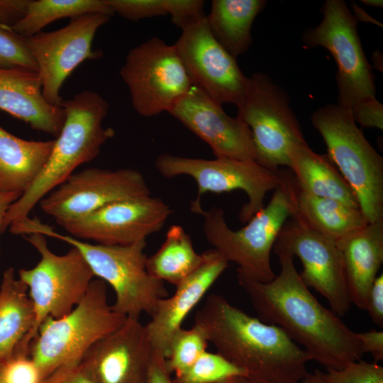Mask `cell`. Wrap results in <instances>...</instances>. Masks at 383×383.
<instances>
[{"label":"cell","instance_id":"24","mask_svg":"<svg viewBox=\"0 0 383 383\" xmlns=\"http://www.w3.org/2000/svg\"><path fill=\"white\" fill-rule=\"evenodd\" d=\"M288 168L301 191L360 209L353 189L328 155L316 153L306 141L292 147Z\"/></svg>","mask_w":383,"mask_h":383},{"label":"cell","instance_id":"41","mask_svg":"<svg viewBox=\"0 0 383 383\" xmlns=\"http://www.w3.org/2000/svg\"><path fill=\"white\" fill-rule=\"evenodd\" d=\"M364 353H369L374 362L383 360V332L371 330L370 331L357 333Z\"/></svg>","mask_w":383,"mask_h":383},{"label":"cell","instance_id":"32","mask_svg":"<svg viewBox=\"0 0 383 383\" xmlns=\"http://www.w3.org/2000/svg\"><path fill=\"white\" fill-rule=\"evenodd\" d=\"M0 69L38 72L37 63L26 38L11 30L0 28Z\"/></svg>","mask_w":383,"mask_h":383},{"label":"cell","instance_id":"15","mask_svg":"<svg viewBox=\"0 0 383 383\" xmlns=\"http://www.w3.org/2000/svg\"><path fill=\"white\" fill-rule=\"evenodd\" d=\"M110 17L88 13L71 19L58 30L25 38L37 63L43 95L48 103L60 106V89L66 79L84 61L101 57V51L92 49V42L97 30Z\"/></svg>","mask_w":383,"mask_h":383},{"label":"cell","instance_id":"19","mask_svg":"<svg viewBox=\"0 0 383 383\" xmlns=\"http://www.w3.org/2000/svg\"><path fill=\"white\" fill-rule=\"evenodd\" d=\"M145 326L127 317L117 330L96 343L81 363L96 383H145L153 356Z\"/></svg>","mask_w":383,"mask_h":383},{"label":"cell","instance_id":"36","mask_svg":"<svg viewBox=\"0 0 383 383\" xmlns=\"http://www.w3.org/2000/svg\"><path fill=\"white\" fill-rule=\"evenodd\" d=\"M204 4L201 0H167V12L172 23L182 29L206 16Z\"/></svg>","mask_w":383,"mask_h":383},{"label":"cell","instance_id":"21","mask_svg":"<svg viewBox=\"0 0 383 383\" xmlns=\"http://www.w3.org/2000/svg\"><path fill=\"white\" fill-rule=\"evenodd\" d=\"M0 110L56 138L64 125L60 106L48 103L37 72L0 69Z\"/></svg>","mask_w":383,"mask_h":383},{"label":"cell","instance_id":"34","mask_svg":"<svg viewBox=\"0 0 383 383\" xmlns=\"http://www.w3.org/2000/svg\"><path fill=\"white\" fill-rule=\"evenodd\" d=\"M40 372L29 354L17 353L0 365V383H42Z\"/></svg>","mask_w":383,"mask_h":383},{"label":"cell","instance_id":"42","mask_svg":"<svg viewBox=\"0 0 383 383\" xmlns=\"http://www.w3.org/2000/svg\"><path fill=\"white\" fill-rule=\"evenodd\" d=\"M145 383H174L164 356L154 352Z\"/></svg>","mask_w":383,"mask_h":383},{"label":"cell","instance_id":"6","mask_svg":"<svg viewBox=\"0 0 383 383\" xmlns=\"http://www.w3.org/2000/svg\"><path fill=\"white\" fill-rule=\"evenodd\" d=\"M311 121L368 223L383 221V158L357 128L350 109L329 104L315 111Z\"/></svg>","mask_w":383,"mask_h":383},{"label":"cell","instance_id":"4","mask_svg":"<svg viewBox=\"0 0 383 383\" xmlns=\"http://www.w3.org/2000/svg\"><path fill=\"white\" fill-rule=\"evenodd\" d=\"M15 230L18 235L40 233L77 248L94 277L113 289L116 299L113 309L126 317L139 318L143 312L151 316L158 301L167 296L164 283L151 276L146 269V240L127 245L92 244L59 233L38 218L29 217L18 222Z\"/></svg>","mask_w":383,"mask_h":383},{"label":"cell","instance_id":"10","mask_svg":"<svg viewBox=\"0 0 383 383\" xmlns=\"http://www.w3.org/2000/svg\"><path fill=\"white\" fill-rule=\"evenodd\" d=\"M235 106L251 131L255 162L273 170L288 167L292 147L306 140L286 91L267 74L255 72Z\"/></svg>","mask_w":383,"mask_h":383},{"label":"cell","instance_id":"18","mask_svg":"<svg viewBox=\"0 0 383 383\" xmlns=\"http://www.w3.org/2000/svg\"><path fill=\"white\" fill-rule=\"evenodd\" d=\"M205 141L216 157L255 161L251 131L238 116L227 114L222 105L192 86L168 111Z\"/></svg>","mask_w":383,"mask_h":383},{"label":"cell","instance_id":"26","mask_svg":"<svg viewBox=\"0 0 383 383\" xmlns=\"http://www.w3.org/2000/svg\"><path fill=\"white\" fill-rule=\"evenodd\" d=\"M33 323L28 288L8 268L0 285V365L19 351Z\"/></svg>","mask_w":383,"mask_h":383},{"label":"cell","instance_id":"1","mask_svg":"<svg viewBox=\"0 0 383 383\" xmlns=\"http://www.w3.org/2000/svg\"><path fill=\"white\" fill-rule=\"evenodd\" d=\"M280 272L268 282L238 275L239 285L263 322L277 326L326 370L340 369L365 353L357 333L311 294L294 257L277 255Z\"/></svg>","mask_w":383,"mask_h":383},{"label":"cell","instance_id":"23","mask_svg":"<svg viewBox=\"0 0 383 383\" xmlns=\"http://www.w3.org/2000/svg\"><path fill=\"white\" fill-rule=\"evenodd\" d=\"M351 304L366 309L371 287L383 262V221L338 241Z\"/></svg>","mask_w":383,"mask_h":383},{"label":"cell","instance_id":"5","mask_svg":"<svg viewBox=\"0 0 383 383\" xmlns=\"http://www.w3.org/2000/svg\"><path fill=\"white\" fill-rule=\"evenodd\" d=\"M126 318L109 304L106 284L93 279L81 301L60 318H46L32 341L29 355L43 380L60 367L80 363L96 343L120 328Z\"/></svg>","mask_w":383,"mask_h":383},{"label":"cell","instance_id":"29","mask_svg":"<svg viewBox=\"0 0 383 383\" xmlns=\"http://www.w3.org/2000/svg\"><path fill=\"white\" fill-rule=\"evenodd\" d=\"M88 13L113 15L105 0H30L24 17L10 30L28 38L57 20Z\"/></svg>","mask_w":383,"mask_h":383},{"label":"cell","instance_id":"2","mask_svg":"<svg viewBox=\"0 0 383 383\" xmlns=\"http://www.w3.org/2000/svg\"><path fill=\"white\" fill-rule=\"evenodd\" d=\"M194 324L252 383H298L308 373L310 357L283 330L248 314L222 295L206 298Z\"/></svg>","mask_w":383,"mask_h":383},{"label":"cell","instance_id":"35","mask_svg":"<svg viewBox=\"0 0 383 383\" xmlns=\"http://www.w3.org/2000/svg\"><path fill=\"white\" fill-rule=\"evenodd\" d=\"M114 13L129 21H138L145 18L165 16L166 0H105Z\"/></svg>","mask_w":383,"mask_h":383},{"label":"cell","instance_id":"28","mask_svg":"<svg viewBox=\"0 0 383 383\" xmlns=\"http://www.w3.org/2000/svg\"><path fill=\"white\" fill-rule=\"evenodd\" d=\"M160 248L147 257L148 273L155 279L175 287L202 262L203 254L196 252L190 235L179 225L171 226Z\"/></svg>","mask_w":383,"mask_h":383},{"label":"cell","instance_id":"3","mask_svg":"<svg viewBox=\"0 0 383 383\" xmlns=\"http://www.w3.org/2000/svg\"><path fill=\"white\" fill-rule=\"evenodd\" d=\"M65 122L55 138L50 155L29 189L8 210L3 223L5 231L23 220L50 192L65 182L79 166L95 159L105 143L113 137L111 128L102 122L109 105L95 91L84 90L62 100Z\"/></svg>","mask_w":383,"mask_h":383},{"label":"cell","instance_id":"12","mask_svg":"<svg viewBox=\"0 0 383 383\" xmlns=\"http://www.w3.org/2000/svg\"><path fill=\"white\" fill-rule=\"evenodd\" d=\"M119 74L133 108L145 117L168 112L193 86L174 44L157 37L131 49Z\"/></svg>","mask_w":383,"mask_h":383},{"label":"cell","instance_id":"16","mask_svg":"<svg viewBox=\"0 0 383 383\" xmlns=\"http://www.w3.org/2000/svg\"><path fill=\"white\" fill-rule=\"evenodd\" d=\"M174 45L194 86L221 105L240 101L249 77L215 39L206 16L183 28Z\"/></svg>","mask_w":383,"mask_h":383},{"label":"cell","instance_id":"17","mask_svg":"<svg viewBox=\"0 0 383 383\" xmlns=\"http://www.w3.org/2000/svg\"><path fill=\"white\" fill-rule=\"evenodd\" d=\"M172 212L162 199L150 196L109 204L62 228L79 240L127 245L160 231Z\"/></svg>","mask_w":383,"mask_h":383},{"label":"cell","instance_id":"25","mask_svg":"<svg viewBox=\"0 0 383 383\" xmlns=\"http://www.w3.org/2000/svg\"><path fill=\"white\" fill-rule=\"evenodd\" d=\"M54 143L25 140L0 126V188L21 195L26 192L46 164Z\"/></svg>","mask_w":383,"mask_h":383},{"label":"cell","instance_id":"9","mask_svg":"<svg viewBox=\"0 0 383 383\" xmlns=\"http://www.w3.org/2000/svg\"><path fill=\"white\" fill-rule=\"evenodd\" d=\"M156 170L166 177L189 176L197 185V194L191 202L190 210L195 214L203 209L202 195L221 194L235 190L245 192L248 201L239 213L242 223L248 222L264 206L266 194L276 189L281 183V169L273 170L255 161L216 157L205 160L164 153L155 161Z\"/></svg>","mask_w":383,"mask_h":383},{"label":"cell","instance_id":"22","mask_svg":"<svg viewBox=\"0 0 383 383\" xmlns=\"http://www.w3.org/2000/svg\"><path fill=\"white\" fill-rule=\"evenodd\" d=\"M282 175L291 201L290 217L302 221L314 231L337 243L368 223L360 209L301 191L289 170L282 169Z\"/></svg>","mask_w":383,"mask_h":383},{"label":"cell","instance_id":"8","mask_svg":"<svg viewBox=\"0 0 383 383\" xmlns=\"http://www.w3.org/2000/svg\"><path fill=\"white\" fill-rule=\"evenodd\" d=\"M25 238L40 255L35 267L18 270V279L28 288L34 312L33 328L20 348L29 353L43 322L70 313L85 296L94 275L77 248L72 246L65 254L57 255L49 248L43 235L31 233Z\"/></svg>","mask_w":383,"mask_h":383},{"label":"cell","instance_id":"39","mask_svg":"<svg viewBox=\"0 0 383 383\" xmlns=\"http://www.w3.org/2000/svg\"><path fill=\"white\" fill-rule=\"evenodd\" d=\"M30 0H0V28L10 30L26 15Z\"/></svg>","mask_w":383,"mask_h":383},{"label":"cell","instance_id":"13","mask_svg":"<svg viewBox=\"0 0 383 383\" xmlns=\"http://www.w3.org/2000/svg\"><path fill=\"white\" fill-rule=\"evenodd\" d=\"M150 196L145 177L135 170L90 167L73 173L39 204L44 213L63 227L109 204Z\"/></svg>","mask_w":383,"mask_h":383},{"label":"cell","instance_id":"44","mask_svg":"<svg viewBox=\"0 0 383 383\" xmlns=\"http://www.w3.org/2000/svg\"><path fill=\"white\" fill-rule=\"evenodd\" d=\"M298 383H327L325 379L324 373L315 370L313 373H307L305 377Z\"/></svg>","mask_w":383,"mask_h":383},{"label":"cell","instance_id":"31","mask_svg":"<svg viewBox=\"0 0 383 383\" xmlns=\"http://www.w3.org/2000/svg\"><path fill=\"white\" fill-rule=\"evenodd\" d=\"M237 376L246 377L241 369L217 352L206 350L189 369L172 379L174 383H216Z\"/></svg>","mask_w":383,"mask_h":383},{"label":"cell","instance_id":"7","mask_svg":"<svg viewBox=\"0 0 383 383\" xmlns=\"http://www.w3.org/2000/svg\"><path fill=\"white\" fill-rule=\"evenodd\" d=\"M291 214V201L282 176L281 183L274 190L267 205L239 230L230 228L221 208L202 209L198 215L204 217L203 232L208 243L228 262L238 265V275L268 282L275 277L270 255L281 228Z\"/></svg>","mask_w":383,"mask_h":383},{"label":"cell","instance_id":"46","mask_svg":"<svg viewBox=\"0 0 383 383\" xmlns=\"http://www.w3.org/2000/svg\"><path fill=\"white\" fill-rule=\"evenodd\" d=\"M365 5L372 7L382 8V0H363L362 1Z\"/></svg>","mask_w":383,"mask_h":383},{"label":"cell","instance_id":"40","mask_svg":"<svg viewBox=\"0 0 383 383\" xmlns=\"http://www.w3.org/2000/svg\"><path fill=\"white\" fill-rule=\"evenodd\" d=\"M378 326L383 327V274L377 276L370 290L366 309Z\"/></svg>","mask_w":383,"mask_h":383},{"label":"cell","instance_id":"27","mask_svg":"<svg viewBox=\"0 0 383 383\" xmlns=\"http://www.w3.org/2000/svg\"><path fill=\"white\" fill-rule=\"evenodd\" d=\"M263 0H213L206 16L211 33L234 58L245 54L252 44V25L263 9Z\"/></svg>","mask_w":383,"mask_h":383},{"label":"cell","instance_id":"30","mask_svg":"<svg viewBox=\"0 0 383 383\" xmlns=\"http://www.w3.org/2000/svg\"><path fill=\"white\" fill-rule=\"evenodd\" d=\"M207 338L197 325L181 328L173 335L165 357L168 371L178 376L189 369L206 350Z\"/></svg>","mask_w":383,"mask_h":383},{"label":"cell","instance_id":"11","mask_svg":"<svg viewBox=\"0 0 383 383\" xmlns=\"http://www.w3.org/2000/svg\"><path fill=\"white\" fill-rule=\"evenodd\" d=\"M323 18L303 35L308 48L321 46L331 52L338 67V104L350 110L376 99L374 76L358 35L357 20L343 0H326Z\"/></svg>","mask_w":383,"mask_h":383},{"label":"cell","instance_id":"43","mask_svg":"<svg viewBox=\"0 0 383 383\" xmlns=\"http://www.w3.org/2000/svg\"><path fill=\"white\" fill-rule=\"evenodd\" d=\"M21 196L19 193L7 192L0 188V236L4 231L3 223L8 210Z\"/></svg>","mask_w":383,"mask_h":383},{"label":"cell","instance_id":"14","mask_svg":"<svg viewBox=\"0 0 383 383\" xmlns=\"http://www.w3.org/2000/svg\"><path fill=\"white\" fill-rule=\"evenodd\" d=\"M272 250L276 255L299 257L303 265L299 275L304 283L325 297L338 316H343L349 311L351 301L336 242L290 217L281 228Z\"/></svg>","mask_w":383,"mask_h":383},{"label":"cell","instance_id":"38","mask_svg":"<svg viewBox=\"0 0 383 383\" xmlns=\"http://www.w3.org/2000/svg\"><path fill=\"white\" fill-rule=\"evenodd\" d=\"M42 383H96L90 372L80 362L60 367Z\"/></svg>","mask_w":383,"mask_h":383},{"label":"cell","instance_id":"45","mask_svg":"<svg viewBox=\"0 0 383 383\" xmlns=\"http://www.w3.org/2000/svg\"><path fill=\"white\" fill-rule=\"evenodd\" d=\"M216 383H252L247 377L243 376H237L226 379Z\"/></svg>","mask_w":383,"mask_h":383},{"label":"cell","instance_id":"20","mask_svg":"<svg viewBox=\"0 0 383 383\" xmlns=\"http://www.w3.org/2000/svg\"><path fill=\"white\" fill-rule=\"evenodd\" d=\"M202 254L201 263L176 286L173 295L158 301L150 321L145 325L153 351L165 357L173 335L228 267V262L216 250Z\"/></svg>","mask_w":383,"mask_h":383},{"label":"cell","instance_id":"37","mask_svg":"<svg viewBox=\"0 0 383 383\" xmlns=\"http://www.w3.org/2000/svg\"><path fill=\"white\" fill-rule=\"evenodd\" d=\"M355 121L365 128H383V106L376 99L350 110Z\"/></svg>","mask_w":383,"mask_h":383},{"label":"cell","instance_id":"33","mask_svg":"<svg viewBox=\"0 0 383 383\" xmlns=\"http://www.w3.org/2000/svg\"><path fill=\"white\" fill-rule=\"evenodd\" d=\"M324 376L327 383H383V367L360 360L340 369L327 370Z\"/></svg>","mask_w":383,"mask_h":383}]
</instances>
